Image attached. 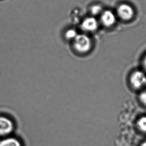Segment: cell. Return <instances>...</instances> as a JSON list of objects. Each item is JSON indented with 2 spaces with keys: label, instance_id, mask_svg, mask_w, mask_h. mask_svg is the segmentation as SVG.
I'll list each match as a JSON object with an SVG mask.
<instances>
[{
  "label": "cell",
  "instance_id": "cell-3",
  "mask_svg": "<svg viewBox=\"0 0 146 146\" xmlns=\"http://www.w3.org/2000/svg\"><path fill=\"white\" fill-rule=\"evenodd\" d=\"M14 126L11 120L5 117L0 116V136H5L11 134Z\"/></svg>",
  "mask_w": 146,
  "mask_h": 146
},
{
  "label": "cell",
  "instance_id": "cell-1",
  "mask_svg": "<svg viewBox=\"0 0 146 146\" xmlns=\"http://www.w3.org/2000/svg\"><path fill=\"white\" fill-rule=\"evenodd\" d=\"M129 81L133 89L142 91L146 86V73L141 70L134 71L130 75Z\"/></svg>",
  "mask_w": 146,
  "mask_h": 146
},
{
  "label": "cell",
  "instance_id": "cell-10",
  "mask_svg": "<svg viewBox=\"0 0 146 146\" xmlns=\"http://www.w3.org/2000/svg\"><path fill=\"white\" fill-rule=\"evenodd\" d=\"M139 100L140 103L146 107V88L142 90L139 95Z\"/></svg>",
  "mask_w": 146,
  "mask_h": 146
},
{
  "label": "cell",
  "instance_id": "cell-4",
  "mask_svg": "<svg viewBox=\"0 0 146 146\" xmlns=\"http://www.w3.org/2000/svg\"><path fill=\"white\" fill-rule=\"evenodd\" d=\"M118 15L124 20H129L132 18L134 15V11L132 7L128 5H121L118 9Z\"/></svg>",
  "mask_w": 146,
  "mask_h": 146
},
{
  "label": "cell",
  "instance_id": "cell-7",
  "mask_svg": "<svg viewBox=\"0 0 146 146\" xmlns=\"http://www.w3.org/2000/svg\"><path fill=\"white\" fill-rule=\"evenodd\" d=\"M0 146H22V145L17 139L7 138L0 141Z\"/></svg>",
  "mask_w": 146,
  "mask_h": 146
},
{
  "label": "cell",
  "instance_id": "cell-8",
  "mask_svg": "<svg viewBox=\"0 0 146 146\" xmlns=\"http://www.w3.org/2000/svg\"><path fill=\"white\" fill-rule=\"evenodd\" d=\"M136 125L140 132L146 134V116H143L139 118L136 123Z\"/></svg>",
  "mask_w": 146,
  "mask_h": 146
},
{
  "label": "cell",
  "instance_id": "cell-9",
  "mask_svg": "<svg viewBox=\"0 0 146 146\" xmlns=\"http://www.w3.org/2000/svg\"><path fill=\"white\" fill-rule=\"evenodd\" d=\"M77 33L74 29H69L65 33V38L67 40H74L77 36Z\"/></svg>",
  "mask_w": 146,
  "mask_h": 146
},
{
  "label": "cell",
  "instance_id": "cell-6",
  "mask_svg": "<svg viewBox=\"0 0 146 146\" xmlns=\"http://www.w3.org/2000/svg\"><path fill=\"white\" fill-rule=\"evenodd\" d=\"M101 20L106 26H111L115 22L116 17L112 12L106 11L102 15Z\"/></svg>",
  "mask_w": 146,
  "mask_h": 146
},
{
  "label": "cell",
  "instance_id": "cell-2",
  "mask_svg": "<svg viewBox=\"0 0 146 146\" xmlns=\"http://www.w3.org/2000/svg\"><path fill=\"white\" fill-rule=\"evenodd\" d=\"M74 47L80 53H86L91 48V41L86 35H78L74 40Z\"/></svg>",
  "mask_w": 146,
  "mask_h": 146
},
{
  "label": "cell",
  "instance_id": "cell-13",
  "mask_svg": "<svg viewBox=\"0 0 146 146\" xmlns=\"http://www.w3.org/2000/svg\"><path fill=\"white\" fill-rule=\"evenodd\" d=\"M140 146H146V140L143 142L142 144H141Z\"/></svg>",
  "mask_w": 146,
  "mask_h": 146
},
{
  "label": "cell",
  "instance_id": "cell-11",
  "mask_svg": "<svg viewBox=\"0 0 146 146\" xmlns=\"http://www.w3.org/2000/svg\"><path fill=\"white\" fill-rule=\"evenodd\" d=\"M101 7L99 5H96L93 7L91 9V12L94 15H97L101 12Z\"/></svg>",
  "mask_w": 146,
  "mask_h": 146
},
{
  "label": "cell",
  "instance_id": "cell-12",
  "mask_svg": "<svg viewBox=\"0 0 146 146\" xmlns=\"http://www.w3.org/2000/svg\"><path fill=\"white\" fill-rule=\"evenodd\" d=\"M143 64H144V67L145 70L146 71V57L145 59H144V62H143Z\"/></svg>",
  "mask_w": 146,
  "mask_h": 146
},
{
  "label": "cell",
  "instance_id": "cell-5",
  "mask_svg": "<svg viewBox=\"0 0 146 146\" xmlns=\"http://www.w3.org/2000/svg\"><path fill=\"white\" fill-rule=\"evenodd\" d=\"M98 27V23L97 21L94 18H88L86 19L84 21L82 28L84 30L86 31H93L97 29Z\"/></svg>",
  "mask_w": 146,
  "mask_h": 146
}]
</instances>
